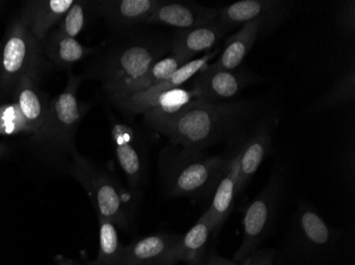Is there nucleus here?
<instances>
[{
    "instance_id": "nucleus-15",
    "label": "nucleus",
    "mask_w": 355,
    "mask_h": 265,
    "mask_svg": "<svg viewBox=\"0 0 355 265\" xmlns=\"http://www.w3.org/2000/svg\"><path fill=\"white\" fill-rule=\"evenodd\" d=\"M229 32L219 19L202 27L177 30L171 35V53L189 63L197 55L212 51Z\"/></svg>"
},
{
    "instance_id": "nucleus-2",
    "label": "nucleus",
    "mask_w": 355,
    "mask_h": 265,
    "mask_svg": "<svg viewBox=\"0 0 355 265\" xmlns=\"http://www.w3.org/2000/svg\"><path fill=\"white\" fill-rule=\"evenodd\" d=\"M143 27L116 32L99 53L96 51L87 71L103 82L105 93L139 79L155 62L171 53V37Z\"/></svg>"
},
{
    "instance_id": "nucleus-18",
    "label": "nucleus",
    "mask_w": 355,
    "mask_h": 265,
    "mask_svg": "<svg viewBox=\"0 0 355 265\" xmlns=\"http://www.w3.org/2000/svg\"><path fill=\"white\" fill-rule=\"evenodd\" d=\"M245 141L237 145L232 154L229 156L228 165L225 167V172L213 193L212 204L209 206V210L212 215L214 234H217L225 221L228 220L235 197H237L239 157Z\"/></svg>"
},
{
    "instance_id": "nucleus-34",
    "label": "nucleus",
    "mask_w": 355,
    "mask_h": 265,
    "mask_svg": "<svg viewBox=\"0 0 355 265\" xmlns=\"http://www.w3.org/2000/svg\"><path fill=\"white\" fill-rule=\"evenodd\" d=\"M1 151H3V147H1V145H0V154H1Z\"/></svg>"
},
{
    "instance_id": "nucleus-29",
    "label": "nucleus",
    "mask_w": 355,
    "mask_h": 265,
    "mask_svg": "<svg viewBox=\"0 0 355 265\" xmlns=\"http://www.w3.org/2000/svg\"><path fill=\"white\" fill-rule=\"evenodd\" d=\"M338 21L340 27L346 32L347 35L353 37L355 32V3H345L338 10Z\"/></svg>"
},
{
    "instance_id": "nucleus-5",
    "label": "nucleus",
    "mask_w": 355,
    "mask_h": 265,
    "mask_svg": "<svg viewBox=\"0 0 355 265\" xmlns=\"http://www.w3.org/2000/svg\"><path fill=\"white\" fill-rule=\"evenodd\" d=\"M284 172L275 171L266 186L246 207L243 218V242L235 253V262L252 256L270 234L284 191Z\"/></svg>"
},
{
    "instance_id": "nucleus-16",
    "label": "nucleus",
    "mask_w": 355,
    "mask_h": 265,
    "mask_svg": "<svg viewBox=\"0 0 355 265\" xmlns=\"http://www.w3.org/2000/svg\"><path fill=\"white\" fill-rule=\"evenodd\" d=\"M213 234L212 215L207 209L184 236L179 237L159 265H173L178 262L198 265L205 257L209 237Z\"/></svg>"
},
{
    "instance_id": "nucleus-33",
    "label": "nucleus",
    "mask_w": 355,
    "mask_h": 265,
    "mask_svg": "<svg viewBox=\"0 0 355 265\" xmlns=\"http://www.w3.org/2000/svg\"><path fill=\"white\" fill-rule=\"evenodd\" d=\"M61 265H73V264H71V262H67V263H65V264H61Z\"/></svg>"
},
{
    "instance_id": "nucleus-4",
    "label": "nucleus",
    "mask_w": 355,
    "mask_h": 265,
    "mask_svg": "<svg viewBox=\"0 0 355 265\" xmlns=\"http://www.w3.org/2000/svg\"><path fill=\"white\" fill-rule=\"evenodd\" d=\"M71 171L89 193L98 219H105L123 230H128L132 210L130 195L119 181L78 152L73 155Z\"/></svg>"
},
{
    "instance_id": "nucleus-7",
    "label": "nucleus",
    "mask_w": 355,
    "mask_h": 265,
    "mask_svg": "<svg viewBox=\"0 0 355 265\" xmlns=\"http://www.w3.org/2000/svg\"><path fill=\"white\" fill-rule=\"evenodd\" d=\"M37 55V41L24 19L14 21L0 51V82L11 86L24 75H35Z\"/></svg>"
},
{
    "instance_id": "nucleus-12",
    "label": "nucleus",
    "mask_w": 355,
    "mask_h": 265,
    "mask_svg": "<svg viewBox=\"0 0 355 265\" xmlns=\"http://www.w3.org/2000/svg\"><path fill=\"white\" fill-rule=\"evenodd\" d=\"M219 9L197 3L162 1L145 26H165L177 30L211 25L218 21Z\"/></svg>"
},
{
    "instance_id": "nucleus-23",
    "label": "nucleus",
    "mask_w": 355,
    "mask_h": 265,
    "mask_svg": "<svg viewBox=\"0 0 355 265\" xmlns=\"http://www.w3.org/2000/svg\"><path fill=\"white\" fill-rule=\"evenodd\" d=\"M35 75H24L16 84V104L25 118L28 129L40 134L47 118L48 105L35 86Z\"/></svg>"
},
{
    "instance_id": "nucleus-11",
    "label": "nucleus",
    "mask_w": 355,
    "mask_h": 265,
    "mask_svg": "<svg viewBox=\"0 0 355 265\" xmlns=\"http://www.w3.org/2000/svg\"><path fill=\"white\" fill-rule=\"evenodd\" d=\"M261 77L241 65L236 69L215 68L211 64L193 77V91L197 97L209 101H229Z\"/></svg>"
},
{
    "instance_id": "nucleus-31",
    "label": "nucleus",
    "mask_w": 355,
    "mask_h": 265,
    "mask_svg": "<svg viewBox=\"0 0 355 265\" xmlns=\"http://www.w3.org/2000/svg\"><path fill=\"white\" fill-rule=\"evenodd\" d=\"M198 265H239V263L235 262L234 260H230V259L223 258V257L205 256Z\"/></svg>"
},
{
    "instance_id": "nucleus-22",
    "label": "nucleus",
    "mask_w": 355,
    "mask_h": 265,
    "mask_svg": "<svg viewBox=\"0 0 355 265\" xmlns=\"http://www.w3.org/2000/svg\"><path fill=\"white\" fill-rule=\"evenodd\" d=\"M180 235L155 234L125 246L121 265H159Z\"/></svg>"
},
{
    "instance_id": "nucleus-13",
    "label": "nucleus",
    "mask_w": 355,
    "mask_h": 265,
    "mask_svg": "<svg viewBox=\"0 0 355 265\" xmlns=\"http://www.w3.org/2000/svg\"><path fill=\"white\" fill-rule=\"evenodd\" d=\"M277 119L275 116H265L245 141L239 157L237 195L246 188L253 175L257 172L272 147V133Z\"/></svg>"
},
{
    "instance_id": "nucleus-3",
    "label": "nucleus",
    "mask_w": 355,
    "mask_h": 265,
    "mask_svg": "<svg viewBox=\"0 0 355 265\" xmlns=\"http://www.w3.org/2000/svg\"><path fill=\"white\" fill-rule=\"evenodd\" d=\"M229 157L211 156L203 151L167 147L159 155V168L168 197L207 199L214 193Z\"/></svg>"
},
{
    "instance_id": "nucleus-25",
    "label": "nucleus",
    "mask_w": 355,
    "mask_h": 265,
    "mask_svg": "<svg viewBox=\"0 0 355 265\" xmlns=\"http://www.w3.org/2000/svg\"><path fill=\"white\" fill-rule=\"evenodd\" d=\"M125 246L121 245L116 226L99 218V252L96 265H121Z\"/></svg>"
},
{
    "instance_id": "nucleus-9",
    "label": "nucleus",
    "mask_w": 355,
    "mask_h": 265,
    "mask_svg": "<svg viewBox=\"0 0 355 265\" xmlns=\"http://www.w3.org/2000/svg\"><path fill=\"white\" fill-rule=\"evenodd\" d=\"M294 243L306 258H319L331 254L337 241V232L319 214L315 207L301 201L294 219Z\"/></svg>"
},
{
    "instance_id": "nucleus-17",
    "label": "nucleus",
    "mask_w": 355,
    "mask_h": 265,
    "mask_svg": "<svg viewBox=\"0 0 355 265\" xmlns=\"http://www.w3.org/2000/svg\"><path fill=\"white\" fill-rule=\"evenodd\" d=\"M197 98H198L197 93L193 89L180 87V89L164 91L153 97L129 95L123 100L116 101L113 104L128 116L143 115L148 111L173 113Z\"/></svg>"
},
{
    "instance_id": "nucleus-28",
    "label": "nucleus",
    "mask_w": 355,
    "mask_h": 265,
    "mask_svg": "<svg viewBox=\"0 0 355 265\" xmlns=\"http://www.w3.org/2000/svg\"><path fill=\"white\" fill-rule=\"evenodd\" d=\"M29 131L21 109L16 103L0 107V134L15 135Z\"/></svg>"
},
{
    "instance_id": "nucleus-26",
    "label": "nucleus",
    "mask_w": 355,
    "mask_h": 265,
    "mask_svg": "<svg viewBox=\"0 0 355 265\" xmlns=\"http://www.w3.org/2000/svg\"><path fill=\"white\" fill-rule=\"evenodd\" d=\"M355 97V71L354 66L347 71L342 79L335 83L334 86L321 97L314 109L317 111H328L340 105L347 104L354 100Z\"/></svg>"
},
{
    "instance_id": "nucleus-20",
    "label": "nucleus",
    "mask_w": 355,
    "mask_h": 265,
    "mask_svg": "<svg viewBox=\"0 0 355 265\" xmlns=\"http://www.w3.org/2000/svg\"><path fill=\"white\" fill-rule=\"evenodd\" d=\"M185 64L187 63L182 60L169 53V55H165L162 59L155 62L150 68L139 79L128 82L125 84L116 87V89L107 93V95L111 102L114 103L116 101L123 100L129 95L147 91L151 87L157 86L159 83L164 82L165 80L169 79L178 69L182 67Z\"/></svg>"
},
{
    "instance_id": "nucleus-21",
    "label": "nucleus",
    "mask_w": 355,
    "mask_h": 265,
    "mask_svg": "<svg viewBox=\"0 0 355 265\" xmlns=\"http://www.w3.org/2000/svg\"><path fill=\"white\" fill-rule=\"evenodd\" d=\"M75 0H41L28 3L24 21L37 42L45 39L55 24L61 21Z\"/></svg>"
},
{
    "instance_id": "nucleus-32",
    "label": "nucleus",
    "mask_w": 355,
    "mask_h": 265,
    "mask_svg": "<svg viewBox=\"0 0 355 265\" xmlns=\"http://www.w3.org/2000/svg\"><path fill=\"white\" fill-rule=\"evenodd\" d=\"M250 264V257L247 258L246 260L243 261V262L239 263V265H249Z\"/></svg>"
},
{
    "instance_id": "nucleus-1",
    "label": "nucleus",
    "mask_w": 355,
    "mask_h": 265,
    "mask_svg": "<svg viewBox=\"0 0 355 265\" xmlns=\"http://www.w3.org/2000/svg\"><path fill=\"white\" fill-rule=\"evenodd\" d=\"M257 100L209 101L197 98L173 113H143L144 122L175 147L203 151L211 145L244 143L264 118Z\"/></svg>"
},
{
    "instance_id": "nucleus-10",
    "label": "nucleus",
    "mask_w": 355,
    "mask_h": 265,
    "mask_svg": "<svg viewBox=\"0 0 355 265\" xmlns=\"http://www.w3.org/2000/svg\"><path fill=\"white\" fill-rule=\"evenodd\" d=\"M292 3L277 0H241L219 9V21L229 31L249 21H261L266 37L280 27L292 12Z\"/></svg>"
},
{
    "instance_id": "nucleus-6",
    "label": "nucleus",
    "mask_w": 355,
    "mask_h": 265,
    "mask_svg": "<svg viewBox=\"0 0 355 265\" xmlns=\"http://www.w3.org/2000/svg\"><path fill=\"white\" fill-rule=\"evenodd\" d=\"M81 77L69 75L67 87L48 105L47 118L40 136L51 141L60 152L71 153L75 149V136L78 125L87 113V107L78 98Z\"/></svg>"
},
{
    "instance_id": "nucleus-19",
    "label": "nucleus",
    "mask_w": 355,
    "mask_h": 265,
    "mask_svg": "<svg viewBox=\"0 0 355 265\" xmlns=\"http://www.w3.org/2000/svg\"><path fill=\"white\" fill-rule=\"evenodd\" d=\"M260 37H264L262 21H253L245 24L234 35L227 39L225 47L219 53L218 59L211 65L215 68L228 71L239 68Z\"/></svg>"
},
{
    "instance_id": "nucleus-27",
    "label": "nucleus",
    "mask_w": 355,
    "mask_h": 265,
    "mask_svg": "<svg viewBox=\"0 0 355 265\" xmlns=\"http://www.w3.org/2000/svg\"><path fill=\"white\" fill-rule=\"evenodd\" d=\"M94 1H76L73 3L67 14L62 17L58 29L67 35V37H76L85 29L89 15L92 13Z\"/></svg>"
},
{
    "instance_id": "nucleus-14",
    "label": "nucleus",
    "mask_w": 355,
    "mask_h": 265,
    "mask_svg": "<svg viewBox=\"0 0 355 265\" xmlns=\"http://www.w3.org/2000/svg\"><path fill=\"white\" fill-rule=\"evenodd\" d=\"M161 0H103L94 1L96 14L103 16L115 32L145 26L161 5Z\"/></svg>"
},
{
    "instance_id": "nucleus-8",
    "label": "nucleus",
    "mask_w": 355,
    "mask_h": 265,
    "mask_svg": "<svg viewBox=\"0 0 355 265\" xmlns=\"http://www.w3.org/2000/svg\"><path fill=\"white\" fill-rule=\"evenodd\" d=\"M111 136L119 167L127 177L131 190L139 191L148 173V147L137 127L112 116Z\"/></svg>"
},
{
    "instance_id": "nucleus-24",
    "label": "nucleus",
    "mask_w": 355,
    "mask_h": 265,
    "mask_svg": "<svg viewBox=\"0 0 355 265\" xmlns=\"http://www.w3.org/2000/svg\"><path fill=\"white\" fill-rule=\"evenodd\" d=\"M96 48L83 45L77 39L67 37L59 29L53 32L46 48L48 57H51L53 63L60 68H69L92 53H96Z\"/></svg>"
},
{
    "instance_id": "nucleus-30",
    "label": "nucleus",
    "mask_w": 355,
    "mask_h": 265,
    "mask_svg": "<svg viewBox=\"0 0 355 265\" xmlns=\"http://www.w3.org/2000/svg\"><path fill=\"white\" fill-rule=\"evenodd\" d=\"M249 265H273V252L270 250H257L250 256Z\"/></svg>"
}]
</instances>
